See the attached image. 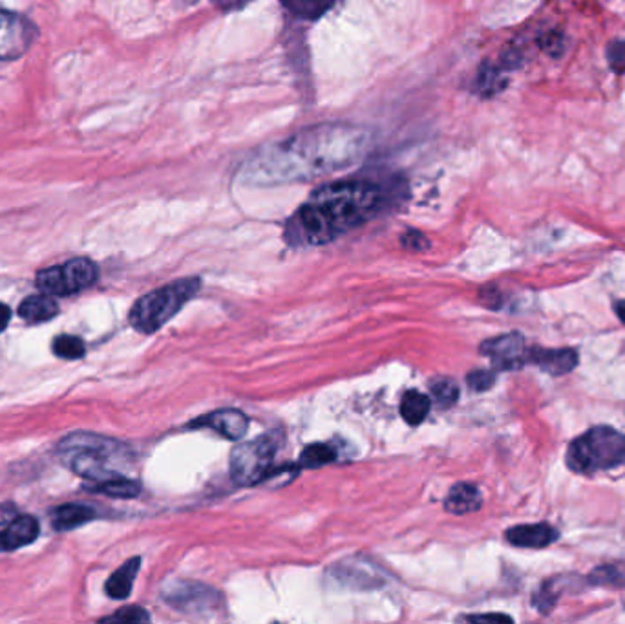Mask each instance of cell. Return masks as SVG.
Returning a JSON list of instances; mask_svg holds the SVG:
<instances>
[{
    "instance_id": "cell-31",
    "label": "cell",
    "mask_w": 625,
    "mask_h": 624,
    "mask_svg": "<svg viewBox=\"0 0 625 624\" xmlns=\"http://www.w3.org/2000/svg\"><path fill=\"white\" fill-rule=\"evenodd\" d=\"M216 6H220L221 10H238L242 6H245L249 0H212Z\"/></svg>"
},
{
    "instance_id": "cell-24",
    "label": "cell",
    "mask_w": 625,
    "mask_h": 624,
    "mask_svg": "<svg viewBox=\"0 0 625 624\" xmlns=\"http://www.w3.org/2000/svg\"><path fill=\"white\" fill-rule=\"evenodd\" d=\"M53 354L63 359H79L84 355V343L75 335H61L53 340Z\"/></svg>"
},
{
    "instance_id": "cell-34",
    "label": "cell",
    "mask_w": 625,
    "mask_h": 624,
    "mask_svg": "<svg viewBox=\"0 0 625 624\" xmlns=\"http://www.w3.org/2000/svg\"><path fill=\"white\" fill-rule=\"evenodd\" d=\"M0 551H4V546H3V536H0Z\"/></svg>"
},
{
    "instance_id": "cell-13",
    "label": "cell",
    "mask_w": 625,
    "mask_h": 624,
    "mask_svg": "<svg viewBox=\"0 0 625 624\" xmlns=\"http://www.w3.org/2000/svg\"><path fill=\"white\" fill-rule=\"evenodd\" d=\"M558 536H559L558 529H554L549 524L516 526L506 531V541L510 544L518 548H529V550H544L552 542H556Z\"/></svg>"
},
{
    "instance_id": "cell-14",
    "label": "cell",
    "mask_w": 625,
    "mask_h": 624,
    "mask_svg": "<svg viewBox=\"0 0 625 624\" xmlns=\"http://www.w3.org/2000/svg\"><path fill=\"white\" fill-rule=\"evenodd\" d=\"M481 505H482L481 491L475 486L467 484V481H461V484L453 486L448 491V496L444 500V509L451 515H468L481 509Z\"/></svg>"
},
{
    "instance_id": "cell-26",
    "label": "cell",
    "mask_w": 625,
    "mask_h": 624,
    "mask_svg": "<svg viewBox=\"0 0 625 624\" xmlns=\"http://www.w3.org/2000/svg\"><path fill=\"white\" fill-rule=\"evenodd\" d=\"M496 374L490 372V370H474L467 376V383L472 390L475 392H485V390H490L496 383Z\"/></svg>"
},
{
    "instance_id": "cell-12",
    "label": "cell",
    "mask_w": 625,
    "mask_h": 624,
    "mask_svg": "<svg viewBox=\"0 0 625 624\" xmlns=\"http://www.w3.org/2000/svg\"><path fill=\"white\" fill-rule=\"evenodd\" d=\"M529 363L539 366L551 376H563L573 372L578 366V352L573 348L549 350V348L536 347V348H530L529 352Z\"/></svg>"
},
{
    "instance_id": "cell-20",
    "label": "cell",
    "mask_w": 625,
    "mask_h": 624,
    "mask_svg": "<svg viewBox=\"0 0 625 624\" xmlns=\"http://www.w3.org/2000/svg\"><path fill=\"white\" fill-rule=\"evenodd\" d=\"M97 493H103L106 496H112V498H135L141 491V486L137 484V481L130 480V478H125V476H116V478H110V480H103V481H97V484L94 488H90Z\"/></svg>"
},
{
    "instance_id": "cell-3",
    "label": "cell",
    "mask_w": 625,
    "mask_h": 624,
    "mask_svg": "<svg viewBox=\"0 0 625 624\" xmlns=\"http://www.w3.org/2000/svg\"><path fill=\"white\" fill-rule=\"evenodd\" d=\"M565 462L580 474L616 469L625 464V434L613 427H594L569 445Z\"/></svg>"
},
{
    "instance_id": "cell-5",
    "label": "cell",
    "mask_w": 625,
    "mask_h": 624,
    "mask_svg": "<svg viewBox=\"0 0 625 624\" xmlns=\"http://www.w3.org/2000/svg\"><path fill=\"white\" fill-rule=\"evenodd\" d=\"M59 450L68 456L73 472L94 481H103L121 476L108 467V462L125 456L128 447L104 436L75 433L59 443Z\"/></svg>"
},
{
    "instance_id": "cell-22",
    "label": "cell",
    "mask_w": 625,
    "mask_h": 624,
    "mask_svg": "<svg viewBox=\"0 0 625 624\" xmlns=\"http://www.w3.org/2000/svg\"><path fill=\"white\" fill-rule=\"evenodd\" d=\"M280 3L293 15L312 20L322 17L333 6L335 0H280Z\"/></svg>"
},
{
    "instance_id": "cell-7",
    "label": "cell",
    "mask_w": 625,
    "mask_h": 624,
    "mask_svg": "<svg viewBox=\"0 0 625 624\" xmlns=\"http://www.w3.org/2000/svg\"><path fill=\"white\" fill-rule=\"evenodd\" d=\"M99 277L90 259H72L63 266L46 268L37 273V288L46 295L66 297L94 286Z\"/></svg>"
},
{
    "instance_id": "cell-21",
    "label": "cell",
    "mask_w": 625,
    "mask_h": 624,
    "mask_svg": "<svg viewBox=\"0 0 625 624\" xmlns=\"http://www.w3.org/2000/svg\"><path fill=\"white\" fill-rule=\"evenodd\" d=\"M336 460V450L328 443L307 445L300 454V467L319 469Z\"/></svg>"
},
{
    "instance_id": "cell-25",
    "label": "cell",
    "mask_w": 625,
    "mask_h": 624,
    "mask_svg": "<svg viewBox=\"0 0 625 624\" xmlns=\"http://www.w3.org/2000/svg\"><path fill=\"white\" fill-rule=\"evenodd\" d=\"M147 620H150V615L139 606L123 608L118 613L103 619V622H147Z\"/></svg>"
},
{
    "instance_id": "cell-10",
    "label": "cell",
    "mask_w": 625,
    "mask_h": 624,
    "mask_svg": "<svg viewBox=\"0 0 625 624\" xmlns=\"http://www.w3.org/2000/svg\"><path fill=\"white\" fill-rule=\"evenodd\" d=\"M479 352L492 359L494 366L499 370H518V368L529 364L530 348L527 347L523 335L506 333L485 340Z\"/></svg>"
},
{
    "instance_id": "cell-16",
    "label": "cell",
    "mask_w": 625,
    "mask_h": 624,
    "mask_svg": "<svg viewBox=\"0 0 625 624\" xmlns=\"http://www.w3.org/2000/svg\"><path fill=\"white\" fill-rule=\"evenodd\" d=\"M96 517H97V513L89 505L66 503L61 507H55L51 511V524L57 531H68V529H73V527H79L82 524L90 522Z\"/></svg>"
},
{
    "instance_id": "cell-2",
    "label": "cell",
    "mask_w": 625,
    "mask_h": 624,
    "mask_svg": "<svg viewBox=\"0 0 625 624\" xmlns=\"http://www.w3.org/2000/svg\"><path fill=\"white\" fill-rule=\"evenodd\" d=\"M384 206V191L369 180L328 183L289 220L286 238L293 246H322L372 220Z\"/></svg>"
},
{
    "instance_id": "cell-32",
    "label": "cell",
    "mask_w": 625,
    "mask_h": 624,
    "mask_svg": "<svg viewBox=\"0 0 625 624\" xmlns=\"http://www.w3.org/2000/svg\"><path fill=\"white\" fill-rule=\"evenodd\" d=\"M10 319H12V309L6 304L0 302V333L8 328Z\"/></svg>"
},
{
    "instance_id": "cell-11",
    "label": "cell",
    "mask_w": 625,
    "mask_h": 624,
    "mask_svg": "<svg viewBox=\"0 0 625 624\" xmlns=\"http://www.w3.org/2000/svg\"><path fill=\"white\" fill-rule=\"evenodd\" d=\"M189 427L192 429H211L218 433L221 438L238 441L249 431V419L243 412L235 409H221L202 417H196Z\"/></svg>"
},
{
    "instance_id": "cell-6",
    "label": "cell",
    "mask_w": 625,
    "mask_h": 624,
    "mask_svg": "<svg viewBox=\"0 0 625 624\" xmlns=\"http://www.w3.org/2000/svg\"><path fill=\"white\" fill-rule=\"evenodd\" d=\"M278 450L273 434L240 443L231 452V478L240 488L257 486L271 474V467Z\"/></svg>"
},
{
    "instance_id": "cell-9",
    "label": "cell",
    "mask_w": 625,
    "mask_h": 624,
    "mask_svg": "<svg viewBox=\"0 0 625 624\" xmlns=\"http://www.w3.org/2000/svg\"><path fill=\"white\" fill-rule=\"evenodd\" d=\"M37 37L32 20L13 12L0 10V61H15L30 50Z\"/></svg>"
},
{
    "instance_id": "cell-30",
    "label": "cell",
    "mask_w": 625,
    "mask_h": 624,
    "mask_svg": "<svg viewBox=\"0 0 625 624\" xmlns=\"http://www.w3.org/2000/svg\"><path fill=\"white\" fill-rule=\"evenodd\" d=\"M467 620H475V622H513L508 615H501V613H492V615H472L467 617Z\"/></svg>"
},
{
    "instance_id": "cell-18",
    "label": "cell",
    "mask_w": 625,
    "mask_h": 624,
    "mask_svg": "<svg viewBox=\"0 0 625 624\" xmlns=\"http://www.w3.org/2000/svg\"><path fill=\"white\" fill-rule=\"evenodd\" d=\"M139 566H141V558L134 557V558L127 560L118 572H113L110 575L104 589L112 599H127L128 597L132 588H134V581L139 573Z\"/></svg>"
},
{
    "instance_id": "cell-27",
    "label": "cell",
    "mask_w": 625,
    "mask_h": 624,
    "mask_svg": "<svg viewBox=\"0 0 625 624\" xmlns=\"http://www.w3.org/2000/svg\"><path fill=\"white\" fill-rule=\"evenodd\" d=\"M607 61L616 74L625 72V41H614L607 46Z\"/></svg>"
},
{
    "instance_id": "cell-4",
    "label": "cell",
    "mask_w": 625,
    "mask_h": 624,
    "mask_svg": "<svg viewBox=\"0 0 625 624\" xmlns=\"http://www.w3.org/2000/svg\"><path fill=\"white\" fill-rule=\"evenodd\" d=\"M202 280L196 277L181 278L141 297L130 309L128 321L141 333H154L173 319L178 311L200 292Z\"/></svg>"
},
{
    "instance_id": "cell-23",
    "label": "cell",
    "mask_w": 625,
    "mask_h": 624,
    "mask_svg": "<svg viewBox=\"0 0 625 624\" xmlns=\"http://www.w3.org/2000/svg\"><path fill=\"white\" fill-rule=\"evenodd\" d=\"M430 390H432L436 403L443 409L453 407L459 400V386L456 385V381H451L448 378H441V379L432 381Z\"/></svg>"
},
{
    "instance_id": "cell-33",
    "label": "cell",
    "mask_w": 625,
    "mask_h": 624,
    "mask_svg": "<svg viewBox=\"0 0 625 624\" xmlns=\"http://www.w3.org/2000/svg\"><path fill=\"white\" fill-rule=\"evenodd\" d=\"M614 311H616V316L620 317V321L625 324V300H618L614 304Z\"/></svg>"
},
{
    "instance_id": "cell-28",
    "label": "cell",
    "mask_w": 625,
    "mask_h": 624,
    "mask_svg": "<svg viewBox=\"0 0 625 624\" xmlns=\"http://www.w3.org/2000/svg\"><path fill=\"white\" fill-rule=\"evenodd\" d=\"M403 246L405 247H410V249H415V251H421V249H426L430 246V242L426 240L421 233H415V231H410L403 237Z\"/></svg>"
},
{
    "instance_id": "cell-29",
    "label": "cell",
    "mask_w": 625,
    "mask_h": 624,
    "mask_svg": "<svg viewBox=\"0 0 625 624\" xmlns=\"http://www.w3.org/2000/svg\"><path fill=\"white\" fill-rule=\"evenodd\" d=\"M19 517V511L13 503L6 502V503H0V526H10L15 519Z\"/></svg>"
},
{
    "instance_id": "cell-8",
    "label": "cell",
    "mask_w": 625,
    "mask_h": 624,
    "mask_svg": "<svg viewBox=\"0 0 625 624\" xmlns=\"http://www.w3.org/2000/svg\"><path fill=\"white\" fill-rule=\"evenodd\" d=\"M165 601L187 613H211L221 608L220 593L205 584L197 582H170L163 591Z\"/></svg>"
},
{
    "instance_id": "cell-15",
    "label": "cell",
    "mask_w": 625,
    "mask_h": 624,
    "mask_svg": "<svg viewBox=\"0 0 625 624\" xmlns=\"http://www.w3.org/2000/svg\"><path fill=\"white\" fill-rule=\"evenodd\" d=\"M0 536H3L4 551L27 546L39 536V522L34 517L19 515L10 526H6V529L0 533Z\"/></svg>"
},
{
    "instance_id": "cell-17",
    "label": "cell",
    "mask_w": 625,
    "mask_h": 624,
    "mask_svg": "<svg viewBox=\"0 0 625 624\" xmlns=\"http://www.w3.org/2000/svg\"><path fill=\"white\" fill-rule=\"evenodd\" d=\"M57 314H59V304L46 293L41 295H32L22 300V304L19 306V316L27 321V323H44L53 319Z\"/></svg>"
},
{
    "instance_id": "cell-19",
    "label": "cell",
    "mask_w": 625,
    "mask_h": 624,
    "mask_svg": "<svg viewBox=\"0 0 625 624\" xmlns=\"http://www.w3.org/2000/svg\"><path fill=\"white\" fill-rule=\"evenodd\" d=\"M430 412V400L415 390H408L401 402V416L408 425H421Z\"/></svg>"
},
{
    "instance_id": "cell-1",
    "label": "cell",
    "mask_w": 625,
    "mask_h": 624,
    "mask_svg": "<svg viewBox=\"0 0 625 624\" xmlns=\"http://www.w3.org/2000/svg\"><path fill=\"white\" fill-rule=\"evenodd\" d=\"M369 147V132L350 123H324L295 132L254 152L240 170L247 185L309 182L355 165Z\"/></svg>"
}]
</instances>
